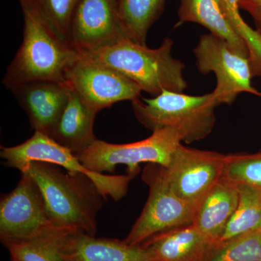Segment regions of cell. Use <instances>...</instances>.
<instances>
[{
  "mask_svg": "<svg viewBox=\"0 0 261 261\" xmlns=\"http://www.w3.org/2000/svg\"><path fill=\"white\" fill-rule=\"evenodd\" d=\"M221 243L192 224L159 233L140 245L149 250L154 261H210Z\"/></svg>",
  "mask_w": 261,
  "mask_h": 261,
  "instance_id": "cell-15",
  "label": "cell"
},
{
  "mask_svg": "<svg viewBox=\"0 0 261 261\" xmlns=\"http://www.w3.org/2000/svg\"><path fill=\"white\" fill-rule=\"evenodd\" d=\"M10 261H16V260H14V259H12L11 258V260H10Z\"/></svg>",
  "mask_w": 261,
  "mask_h": 261,
  "instance_id": "cell-28",
  "label": "cell"
},
{
  "mask_svg": "<svg viewBox=\"0 0 261 261\" xmlns=\"http://www.w3.org/2000/svg\"><path fill=\"white\" fill-rule=\"evenodd\" d=\"M256 29L255 30L257 31V33L260 34L261 37V22L260 23H256Z\"/></svg>",
  "mask_w": 261,
  "mask_h": 261,
  "instance_id": "cell-27",
  "label": "cell"
},
{
  "mask_svg": "<svg viewBox=\"0 0 261 261\" xmlns=\"http://www.w3.org/2000/svg\"><path fill=\"white\" fill-rule=\"evenodd\" d=\"M65 231L55 228L34 238L2 243L16 261H65L61 251V237Z\"/></svg>",
  "mask_w": 261,
  "mask_h": 261,
  "instance_id": "cell-20",
  "label": "cell"
},
{
  "mask_svg": "<svg viewBox=\"0 0 261 261\" xmlns=\"http://www.w3.org/2000/svg\"><path fill=\"white\" fill-rule=\"evenodd\" d=\"M23 42L7 69V88L36 81L65 82L68 67L80 53L58 37L34 0H20Z\"/></svg>",
  "mask_w": 261,
  "mask_h": 261,
  "instance_id": "cell-1",
  "label": "cell"
},
{
  "mask_svg": "<svg viewBox=\"0 0 261 261\" xmlns=\"http://www.w3.org/2000/svg\"><path fill=\"white\" fill-rule=\"evenodd\" d=\"M193 53L200 73L207 75L212 72L216 76L213 93L218 106H230L245 92L261 96L252 85L253 76L248 57L233 50L222 38L211 33L200 36Z\"/></svg>",
  "mask_w": 261,
  "mask_h": 261,
  "instance_id": "cell-8",
  "label": "cell"
},
{
  "mask_svg": "<svg viewBox=\"0 0 261 261\" xmlns=\"http://www.w3.org/2000/svg\"><path fill=\"white\" fill-rule=\"evenodd\" d=\"M29 117L35 132L48 136L59 119L69 98L65 82L36 81L8 88Z\"/></svg>",
  "mask_w": 261,
  "mask_h": 261,
  "instance_id": "cell-13",
  "label": "cell"
},
{
  "mask_svg": "<svg viewBox=\"0 0 261 261\" xmlns=\"http://www.w3.org/2000/svg\"><path fill=\"white\" fill-rule=\"evenodd\" d=\"M0 156L5 164L21 172L29 163L38 161L65 168L68 172L84 173L92 179L105 197L121 200L126 196L128 185L136 175L103 174L89 171L69 149L60 145L51 137L35 132L28 140L13 147H1Z\"/></svg>",
  "mask_w": 261,
  "mask_h": 261,
  "instance_id": "cell-6",
  "label": "cell"
},
{
  "mask_svg": "<svg viewBox=\"0 0 261 261\" xmlns=\"http://www.w3.org/2000/svg\"><path fill=\"white\" fill-rule=\"evenodd\" d=\"M181 142L177 133L170 128L152 132L145 140L127 144H113L96 140L75 154L89 171L113 173L117 165H126L127 173L138 174L140 164L153 163L168 167L175 149Z\"/></svg>",
  "mask_w": 261,
  "mask_h": 261,
  "instance_id": "cell-7",
  "label": "cell"
},
{
  "mask_svg": "<svg viewBox=\"0 0 261 261\" xmlns=\"http://www.w3.org/2000/svg\"><path fill=\"white\" fill-rule=\"evenodd\" d=\"M231 27L246 43L252 69L261 72V37L245 21L240 12L239 0H219Z\"/></svg>",
  "mask_w": 261,
  "mask_h": 261,
  "instance_id": "cell-24",
  "label": "cell"
},
{
  "mask_svg": "<svg viewBox=\"0 0 261 261\" xmlns=\"http://www.w3.org/2000/svg\"><path fill=\"white\" fill-rule=\"evenodd\" d=\"M96 115L70 87L68 102L49 137L73 154H79L97 140L94 133Z\"/></svg>",
  "mask_w": 261,
  "mask_h": 261,
  "instance_id": "cell-16",
  "label": "cell"
},
{
  "mask_svg": "<svg viewBox=\"0 0 261 261\" xmlns=\"http://www.w3.org/2000/svg\"><path fill=\"white\" fill-rule=\"evenodd\" d=\"M173 41L164 39L151 49L130 39H121L89 53H81L117 70L152 97L163 91L184 92L188 84L184 76L185 63L172 56Z\"/></svg>",
  "mask_w": 261,
  "mask_h": 261,
  "instance_id": "cell-3",
  "label": "cell"
},
{
  "mask_svg": "<svg viewBox=\"0 0 261 261\" xmlns=\"http://www.w3.org/2000/svg\"><path fill=\"white\" fill-rule=\"evenodd\" d=\"M226 155L178 145L171 162L165 168L173 192L189 203L198 207L202 199L222 178Z\"/></svg>",
  "mask_w": 261,
  "mask_h": 261,
  "instance_id": "cell-11",
  "label": "cell"
},
{
  "mask_svg": "<svg viewBox=\"0 0 261 261\" xmlns=\"http://www.w3.org/2000/svg\"><path fill=\"white\" fill-rule=\"evenodd\" d=\"M14 190L0 201L2 243L27 240L57 228L48 214L45 200L37 182L27 172H20Z\"/></svg>",
  "mask_w": 261,
  "mask_h": 261,
  "instance_id": "cell-10",
  "label": "cell"
},
{
  "mask_svg": "<svg viewBox=\"0 0 261 261\" xmlns=\"http://www.w3.org/2000/svg\"><path fill=\"white\" fill-rule=\"evenodd\" d=\"M239 6L251 15L255 23L261 22V0H239Z\"/></svg>",
  "mask_w": 261,
  "mask_h": 261,
  "instance_id": "cell-26",
  "label": "cell"
},
{
  "mask_svg": "<svg viewBox=\"0 0 261 261\" xmlns=\"http://www.w3.org/2000/svg\"><path fill=\"white\" fill-rule=\"evenodd\" d=\"M238 186V207L226 225L221 241L261 228V189L247 185Z\"/></svg>",
  "mask_w": 261,
  "mask_h": 261,
  "instance_id": "cell-21",
  "label": "cell"
},
{
  "mask_svg": "<svg viewBox=\"0 0 261 261\" xmlns=\"http://www.w3.org/2000/svg\"><path fill=\"white\" fill-rule=\"evenodd\" d=\"M210 261H261V228L221 241Z\"/></svg>",
  "mask_w": 261,
  "mask_h": 261,
  "instance_id": "cell-22",
  "label": "cell"
},
{
  "mask_svg": "<svg viewBox=\"0 0 261 261\" xmlns=\"http://www.w3.org/2000/svg\"><path fill=\"white\" fill-rule=\"evenodd\" d=\"M61 251L65 261H154L142 245L117 239L96 238L81 231H64Z\"/></svg>",
  "mask_w": 261,
  "mask_h": 261,
  "instance_id": "cell-14",
  "label": "cell"
},
{
  "mask_svg": "<svg viewBox=\"0 0 261 261\" xmlns=\"http://www.w3.org/2000/svg\"><path fill=\"white\" fill-rule=\"evenodd\" d=\"M222 178L237 185L261 189V152L226 155Z\"/></svg>",
  "mask_w": 261,
  "mask_h": 261,
  "instance_id": "cell-23",
  "label": "cell"
},
{
  "mask_svg": "<svg viewBox=\"0 0 261 261\" xmlns=\"http://www.w3.org/2000/svg\"><path fill=\"white\" fill-rule=\"evenodd\" d=\"M218 104L214 93L189 95L184 92L163 91L152 98L132 101L137 119L152 130L170 128L175 130L181 143L203 140L214 130L215 109Z\"/></svg>",
  "mask_w": 261,
  "mask_h": 261,
  "instance_id": "cell-4",
  "label": "cell"
},
{
  "mask_svg": "<svg viewBox=\"0 0 261 261\" xmlns=\"http://www.w3.org/2000/svg\"><path fill=\"white\" fill-rule=\"evenodd\" d=\"M58 37L68 42L70 21L81 0H34Z\"/></svg>",
  "mask_w": 261,
  "mask_h": 261,
  "instance_id": "cell-25",
  "label": "cell"
},
{
  "mask_svg": "<svg viewBox=\"0 0 261 261\" xmlns=\"http://www.w3.org/2000/svg\"><path fill=\"white\" fill-rule=\"evenodd\" d=\"M127 38L119 0H81L70 21L68 42L79 53H89Z\"/></svg>",
  "mask_w": 261,
  "mask_h": 261,
  "instance_id": "cell-12",
  "label": "cell"
},
{
  "mask_svg": "<svg viewBox=\"0 0 261 261\" xmlns=\"http://www.w3.org/2000/svg\"><path fill=\"white\" fill-rule=\"evenodd\" d=\"M239 196L238 185L221 178L199 204L192 224L207 238L221 240L238 207Z\"/></svg>",
  "mask_w": 261,
  "mask_h": 261,
  "instance_id": "cell-17",
  "label": "cell"
},
{
  "mask_svg": "<svg viewBox=\"0 0 261 261\" xmlns=\"http://www.w3.org/2000/svg\"><path fill=\"white\" fill-rule=\"evenodd\" d=\"M65 80L97 113L121 101L132 102L142 92L119 72L81 53L65 70Z\"/></svg>",
  "mask_w": 261,
  "mask_h": 261,
  "instance_id": "cell-9",
  "label": "cell"
},
{
  "mask_svg": "<svg viewBox=\"0 0 261 261\" xmlns=\"http://www.w3.org/2000/svg\"><path fill=\"white\" fill-rule=\"evenodd\" d=\"M166 0H119L122 24L128 39L146 45L151 27L162 13Z\"/></svg>",
  "mask_w": 261,
  "mask_h": 261,
  "instance_id": "cell-19",
  "label": "cell"
},
{
  "mask_svg": "<svg viewBox=\"0 0 261 261\" xmlns=\"http://www.w3.org/2000/svg\"><path fill=\"white\" fill-rule=\"evenodd\" d=\"M179 23L199 24L226 40L233 50L249 58L246 43L231 27L219 0H179Z\"/></svg>",
  "mask_w": 261,
  "mask_h": 261,
  "instance_id": "cell-18",
  "label": "cell"
},
{
  "mask_svg": "<svg viewBox=\"0 0 261 261\" xmlns=\"http://www.w3.org/2000/svg\"><path fill=\"white\" fill-rule=\"evenodd\" d=\"M142 179L149 187L148 198L123 240L125 243L140 245L159 233L193 224L198 207L182 200L173 192L163 166L149 163L142 173Z\"/></svg>",
  "mask_w": 261,
  "mask_h": 261,
  "instance_id": "cell-5",
  "label": "cell"
},
{
  "mask_svg": "<svg viewBox=\"0 0 261 261\" xmlns=\"http://www.w3.org/2000/svg\"><path fill=\"white\" fill-rule=\"evenodd\" d=\"M21 172L37 182L56 227L95 236L97 214L106 199L90 178L84 173H64L55 165L38 161Z\"/></svg>",
  "mask_w": 261,
  "mask_h": 261,
  "instance_id": "cell-2",
  "label": "cell"
}]
</instances>
